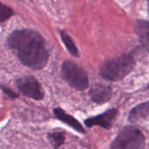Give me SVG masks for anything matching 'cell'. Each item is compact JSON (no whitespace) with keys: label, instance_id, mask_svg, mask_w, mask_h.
<instances>
[{"label":"cell","instance_id":"obj_14","mask_svg":"<svg viewBox=\"0 0 149 149\" xmlns=\"http://www.w3.org/2000/svg\"><path fill=\"white\" fill-rule=\"evenodd\" d=\"M2 89H3V93H6L8 96H10V98H17V93H14V91H11L10 89H9V88H5L3 86H2Z\"/></svg>","mask_w":149,"mask_h":149},{"label":"cell","instance_id":"obj_4","mask_svg":"<svg viewBox=\"0 0 149 149\" xmlns=\"http://www.w3.org/2000/svg\"><path fill=\"white\" fill-rule=\"evenodd\" d=\"M63 79L74 89L83 91L88 86V78L86 72L72 61L66 60L62 64Z\"/></svg>","mask_w":149,"mask_h":149},{"label":"cell","instance_id":"obj_13","mask_svg":"<svg viewBox=\"0 0 149 149\" xmlns=\"http://www.w3.org/2000/svg\"><path fill=\"white\" fill-rule=\"evenodd\" d=\"M13 15V10L7 5L3 3H0V21L3 23L8 18H10Z\"/></svg>","mask_w":149,"mask_h":149},{"label":"cell","instance_id":"obj_8","mask_svg":"<svg viewBox=\"0 0 149 149\" xmlns=\"http://www.w3.org/2000/svg\"><path fill=\"white\" fill-rule=\"evenodd\" d=\"M54 115L63 123L66 124L67 126L71 127L72 129H74L75 131L80 133V134H85L86 131L83 127V126L72 115L68 114L65 113V111H64L61 108H55L53 110Z\"/></svg>","mask_w":149,"mask_h":149},{"label":"cell","instance_id":"obj_3","mask_svg":"<svg viewBox=\"0 0 149 149\" xmlns=\"http://www.w3.org/2000/svg\"><path fill=\"white\" fill-rule=\"evenodd\" d=\"M145 137L141 130L133 127H125L115 138L111 149H143Z\"/></svg>","mask_w":149,"mask_h":149},{"label":"cell","instance_id":"obj_7","mask_svg":"<svg viewBox=\"0 0 149 149\" xmlns=\"http://www.w3.org/2000/svg\"><path fill=\"white\" fill-rule=\"evenodd\" d=\"M89 95L93 102L103 104L110 100L112 97V88L104 84H95L89 91Z\"/></svg>","mask_w":149,"mask_h":149},{"label":"cell","instance_id":"obj_11","mask_svg":"<svg viewBox=\"0 0 149 149\" xmlns=\"http://www.w3.org/2000/svg\"><path fill=\"white\" fill-rule=\"evenodd\" d=\"M60 37H61V39L63 41V43L65 44V47L67 48V50L75 57H79V51H78V48L77 46L75 45L72 38L64 31H60Z\"/></svg>","mask_w":149,"mask_h":149},{"label":"cell","instance_id":"obj_5","mask_svg":"<svg viewBox=\"0 0 149 149\" xmlns=\"http://www.w3.org/2000/svg\"><path fill=\"white\" fill-rule=\"evenodd\" d=\"M17 86L19 91L28 98L40 100L45 96L44 90L39 82L32 76H25L17 80Z\"/></svg>","mask_w":149,"mask_h":149},{"label":"cell","instance_id":"obj_12","mask_svg":"<svg viewBox=\"0 0 149 149\" xmlns=\"http://www.w3.org/2000/svg\"><path fill=\"white\" fill-rule=\"evenodd\" d=\"M48 138L53 146V148L58 149L65 141L64 132H53L48 134Z\"/></svg>","mask_w":149,"mask_h":149},{"label":"cell","instance_id":"obj_10","mask_svg":"<svg viewBox=\"0 0 149 149\" xmlns=\"http://www.w3.org/2000/svg\"><path fill=\"white\" fill-rule=\"evenodd\" d=\"M149 116V102L141 104L134 107L130 114L129 120L131 122H136L140 120H143L144 118H148Z\"/></svg>","mask_w":149,"mask_h":149},{"label":"cell","instance_id":"obj_6","mask_svg":"<svg viewBox=\"0 0 149 149\" xmlns=\"http://www.w3.org/2000/svg\"><path fill=\"white\" fill-rule=\"evenodd\" d=\"M117 114H118L117 109H110L102 114H100L95 117L88 118L87 120H86L85 124L88 127L99 126L106 129H110L113 127V122L115 121Z\"/></svg>","mask_w":149,"mask_h":149},{"label":"cell","instance_id":"obj_2","mask_svg":"<svg viewBox=\"0 0 149 149\" xmlns=\"http://www.w3.org/2000/svg\"><path fill=\"white\" fill-rule=\"evenodd\" d=\"M135 61L132 54H123L107 60L100 67V75L108 81H119L127 76L134 68Z\"/></svg>","mask_w":149,"mask_h":149},{"label":"cell","instance_id":"obj_9","mask_svg":"<svg viewBox=\"0 0 149 149\" xmlns=\"http://www.w3.org/2000/svg\"><path fill=\"white\" fill-rule=\"evenodd\" d=\"M135 31L141 45L149 52V21H137Z\"/></svg>","mask_w":149,"mask_h":149},{"label":"cell","instance_id":"obj_1","mask_svg":"<svg viewBox=\"0 0 149 149\" xmlns=\"http://www.w3.org/2000/svg\"><path fill=\"white\" fill-rule=\"evenodd\" d=\"M8 45L21 63L33 70L43 69L49 58L45 39L37 31L17 30L10 33Z\"/></svg>","mask_w":149,"mask_h":149}]
</instances>
